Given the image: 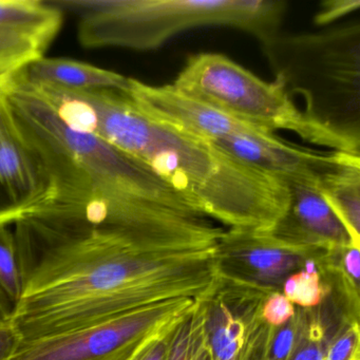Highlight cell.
<instances>
[{"mask_svg": "<svg viewBox=\"0 0 360 360\" xmlns=\"http://www.w3.org/2000/svg\"><path fill=\"white\" fill-rule=\"evenodd\" d=\"M22 294L11 320L20 340L58 334L176 298L218 282L214 248L153 252L105 229L30 218L11 227Z\"/></svg>", "mask_w": 360, "mask_h": 360, "instance_id": "cell-1", "label": "cell"}, {"mask_svg": "<svg viewBox=\"0 0 360 360\" xmlns=\"http://www.w3.org/2000/svg\"><path fill=\"white\" fill-rule=\"evenodd\" d=\"M20 72L0 87L53 191L51 205L32 218L105 229L153 252L214 248L222 229L142 164L69 124Z\"/></svg>", "mask_w": 360, "mask_h": 360, "instance_id": "cell-2", "label": "cell"}, {"mask_svg": "<svg viewBox=\"0 0 360 360\" xmlns=\"http://www.w3.org/2000/svg\"><path fill=\"white\" fill-rule=\"evenodd\" d=\"M67 115L142 164L197 212L229 229L269 231L288 208V185L143 112L126 92H71Z\"/></svg>", "mask_w": 360, "mask_h": 360, "instance_id": "cell-3", "label": "cell"}, {"mask_svg": "<svg viewBox=\"0 0 360 360\" xmlns=\"http://www.w3.org/2000/svg\"><path fill=\"white\" fill-rule=\"evenodd\" d=\"M77 18L86 49L150 51L179 33L200 27L239 29L266 43L279 33L282 0H49Z\"/></svg>", "mask_w": 360, "mask_h": 360, "instance_id": "cell-4", "label": "cell"}, {"mask_svg": "<svg viewBox=\"0 0 360 360\" xmlns=\"http://www.w3.org/2000/svg\"><path fill=\"white\" fill-rule=\"evenodd\" d=\"M286 94L302 96L314 121L360 141V25L281 35L263 44Z\"/></svg>", "mask_w": 360, "mask_h": 360, "instance_id": "cell-5", "label": "cell"}, {"mask_svg": "<svg viewBox=\"0 0 360 360\" xmlns=\"http://www.w3.org/2000/svg\"><path fill=\"white\" fill-rule=\"evenodd\" d=\"M174 88L233 119L274 132H294L311 144L330 151L360 155V141L314 121L296 106L278 82H265L227 56H191Z\"/></svg>", "mask_w": 360, "mask_h": 360, "instance_id": "cell-6", "label": "cell"}, {"mask_svg": "<svg viewBox=\"0 0 360 360\" xmlns=\"http://www.w3.org/2000/svg\"><path fill=\"white\" fill-rule=\"evenodd\" d=\"M191 298L151 303L58 334L20 340L10 360H132L195 305Z\"/></svg>", "mask_w": 360, "mask_h": 360, "instance_id": "cell-7", "label": "cell"}, {"mask_svg": "<svg viewBox=\"0 0 360 360\" xmlns=\"http://www.w3.org/2000/svg\"><path fill=\"white\" fill-rule=\"evenodd\" d=\"M330 252L292 245L269 231L223 229L214 246L219 279L271 292L281 290L288 276Z\"/></svg>", "mask_w": 360, "mask_h": 360, "instance_id": "cell-8", "label": "cell"}, {"mask_svg": "<svg viewBox=\"0 0 360 360\" xmlns=\"http://www.w3.org/2000/svg\"><path fill=\"white\" fill-rule=\"evenodd\" d=\"M269 292L219 279L205 307L206 360H265L274 328L261 307Z\"/></svg>", "mask_w": 360, "mask_h": 360, "instance_id": "cell-9", "label": "cell"}, {"mask_svg": "<svg viewBox=\"0 0 360 360\" xmlns=\"http://www.w3.org/2000/svg\"><path fill=\"white\" fill-rule=\"evenodd\" d=\"M52 201V185L43 162L0 87V226L12 227L32 218Z\"/></svg>", "mask_w": 360, "mask_h": 360, "instance_id": "cell-10", "label": "cell"}, {"mask_svg": "<svg viewBox=\"0 0 360 360\" xmlns=\"http://www.w3.org/2000/svg\"><path fill=\"white\" fill-rule=\"evenodd\" d=\"M225 153L285 184H303L317 189L320 181L360 155L328 151L319 153L290 144L273 136H241L212 143Z\"/></svg>", "mask_w": 360, "mask_h": 360, "instance_id": "cell-11", "label": "cell"}, {"mask_svg": "<svg viewBox=\"0 0 360 360\" xmlns=\"http://www.w3.org/2000/svg\"><path fill=\"white\" fill-rule=\"evenodd\" d=\"M126 94L143 112L153 119L207 142L231 136L275 134L188 98L172 85H148L130 77Z\"/></svg>", "mask_w": 360, "mask_h": 360, "instance_id": "cell-12", "label": "cell"}, {"mask_svg": "<svg viewBox=\"0 0 360 360\" xmlns=\"http://www.w3.org/2000/svg\"><path fill=\"white\" fill-rule=\"evenodd\" d=\"M286 185L290 202L281 218L269 231L271 235L292 245L326 252L357 245L317 189L295 183Z\"/></svg>", "mask_w": 360, "mask_h": 360, "instance_id": "cell-13", "label": "cell"}, {"mask_svg": "<svg viewBox=\"0 0 360 360\" xmlns=\"http://www.w3.org/2000/svg\"><path fill=\"white\" fill-rule=\"evenodd\" d=\"M22 75L33 85L70 91L126 92L130 85V77L71 58L43 56L24 69Z\"/></svg>", "mask_w": 360, "mask_h": 360, "instance_id": "cell-14", "label": "cell"}, {"mask_svg": "<svg viewBox=\"0 0 360 360\" xmlns=\"http://www.w3.org/2000/svg\"><path fill=\"white\" fill-rule=\"evenodd\" d=\"M64 13L49 0H0V30L14 31L46 47L60 31Z\"/></svg>", "mask_w": 360, "mask_h": 360, "instance_id": "cell-15", "label": "cell"}, {"mask_svg": "<svg viewBox=\"0 0 360 360\" xmlns=\"http://www.w3.org/2000/svg\"><path fill=\"white\" fill-rule=\"evenodd\" d=\"M317 191L342 223L354 243L360 245V160L341 166L324 176Z\"/></svg>", "mask_w": 360, "mask_h": 360, "instance_id": "cell-16", "label": "cell"}, {"mask_svg": "<svg viewBox=\"0 0 360 360\" xmlns=\"http://www.w3.org/2000/svg\"><path fill=\"white\" fill-rule=\"evenodd\" d=\"M323 260L311 262L304 269L295 271L282 284L281 292L295 307L315 309L328 298L330 285L320 269Z\"/></svg>", "mask_w": 360, "mask_h": 360, "instance_id": "cell-17", "label": "cell"}, {"mask_svg": "<svg viewBox=\"0 0 360 360\" xmlns=\"http://www.w3.org/2000/svg\"><path fill=\"white\" fill-rule=\"evenodd\" d=\"M205 307L198 299L174 333L169 360H206Z\"/></svg>", "mask_w": 360, "mask_h": 360, "instance_id": "cell-18", "label": "cell"}, {"mask_svg": "<svg viewBox=\"0 0 360 360\" xmlns=\"http://www.w3.org/2000/svg\"><path fill=\"white\" fill-rule=\"evenodd\" d=\"M46 50V46L28 35L0 30V79L24 70L43 58Z\"/></svg>", "mask_w": 360, "mask_h": 360, "instance_id": "cell-19", "label": "cell"}, {"mask_svg": "<svg viewBox=\"0 0 360 360\" xmlns=\"http://www.w3.org/2000/svg\"><path fill=\"white\" fill-rule=\"evenodd\" d=\"M307 311L302 335L288 360H323L328 340L337 330L326 318L330 309H326V303Z\"/></svg>", "mask_w": 360, "mask_h": 360, "instance_id": "cell-20", "label": "cell"}, {"mask_svg": "<svg viewBox=\"0 0 360 360\" xmlns=\"http://www.w3.org/2000/svg\"><path fill=\"white\" fill-rule=\"evenodd\" d=\"M22 281L18 246L11 227L0 226V290L12 305L22 294Z\"/></svg>", "mask_w": 360, "mask_h": 360, "instance_id": "cell-21", "label": "cell"}, {"mask_svg": "<svg viewBox=\"0 0 360 360\" xmlns=\"http://www.w3.org/2000/svg\"><path fill=\"white\" fill-rule=\"evenodd\" d=\"M307 311L305 309L297 307L294 317L280 328H274L267 347L265 360H288L292 351L296 347L305 321H307Z\"/></svg>", "mask_w": 360, "mask_h": 360, "instance_id": "cell-22", "label": "cell"}, {"mask_svg": "<svg viewBox=\"0 0 360 360\" xmlns=\"http://www.w3.org/2000/svg\"><path fill=\"white\" fill-rule=\"evenodd\" d=\"M323 360H360V328L358 320L341 322L326 345Z\"/></svg>", "mask_w": 360, "mask_h": 360, "instance_id": "cell-23", "label": "cell"}, {"mask_svg": "<svg viewBox=\"0 0 360 360\" xmlns=\"http://www.w3.org/2000/svg\"><path fill=\"white\" fill-rule=\"evenodd\" d=\"M296 311L297 307L284 296L281 290L267 294L261 307L263 321L271 328H280L288 323Z\"/></svg>", "mask_w": 360, "mask_h": 360, "instance_id": "cell-24", "label": "cell"}, {"mask_svg": "<svg viewBox=\"0 0 360 360\" xmlns=\"http://www.w3.org/2000/svg\"><path fill=\"white\" fill-rule=\"evenodd\" d=\"M179 323L151 339L132 360H169L172 341Z\"/></svg>", "mask_w": 360, "mask_h": 360, "instance_id": "cell-25", "label": "cell"}, {"mask_svg": "<svg viewBox=\"0 0 360 360\" xmlns=\"http://www.w3.org/2000/svg\"><path fill=\"white\" fill-rule=\"evenodd\" d=\"M359 7V0H330L322 4L321 8L315 14L314 22L316 25L330 24L358 10Z\"/></svg>", "mask_w": 360, "mask_h": 360, "instance_id": "cell-26", "label": "cell"}, {"mask_svg": "<svg viewBox=\"0 0 360 360\" xmlns=\"http://www.w3.org/2000/svg\"><path fill=\"white\" fill-rule=\"evenodd\" d=\"M11 320H0V360H10L20 342Z\"/></svg>", "mask_w": 360, "mask_h": 360, "instance_id": "cell-27", "label": "cell"}, {"mask_svg": "<svg viewBox=\"0 0 360 360\" xmlns=\"http://www.w3.org/2000/svg\"><path fill=\"white\" fill-rule=\"evenodd\" d=\"M9 300H8L6 295L4 294L1 290H0V318L4 317V316L7 314L8 309H9Z\"/></svg>", "mask_w": 360, "mask_h": 360, "instance_id": "cell-28", "label": "cell"}]
</instances>
